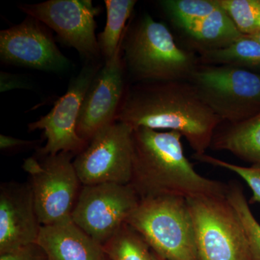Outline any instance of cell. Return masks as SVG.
<instances>
[{"mask_svg": "<svg viewBox=\"0 0 260 260\" xmlns=\"http://www.w3.org/2000/svg\"><path fill=\"white\" fill-rule=\"evenodd\" d=\"M115 121L133 129L177 132L195 155L205 154L222 122L187 80L140 83L126 88Z\"/></svg>", "mask_w": 260, "mask_h": 260, "instance_id": "obj_1", "label": "cell"}, {"mask_svg": "<svg viewBox=\"0 0 260 260\" xmlns=\"http://www.w3.org/2000/svg\"><path fill=\"white\" fill-rule=\"evenodd\" d=\"M175 131L133 129V169L129 184L140 200L160 196L225 197L228 184L195 171Z\"/></svg>", "mask_w": 260, "mask_h": 260, "instance_id": "obj_2", "label": "cell"}, {"mask_svg": "<svg viewBox=\"0 0 260 260\" xmlns=\"http://www.w3.org/2000/svg\"><path fill=\"white\" fill-rule=\"evenodd\" d=\"M121 49L124 66L140 83L187 80L198 67L195 56L178 47L169 28L149 15L126 27Z\"/></svg>", "mask_w": 260, "mask_h": 260, "instance_id": "obj_3", "label": "cell"}, {"mask_svg": "<svg viewBox=\"0 0 260 260\" xmlns=\"http://www.w3.org/2000/svg\"><path fill=\"white\" fill-rule=\"evenodd\" d=\"M126 223L166 260H198L187 200L160 196L140 200Z\"/></svg>", "mask_w": 260, "mask_h": 260, "instance_id": "obj_4", "label": "cell"}, {"mask_svg": "<svg viewBox=\"0 0 260 260\" xmlns=\"http://www.w3.org/2000/svg\"><path fill=\"white\" fill-rule=\"evenodd\" d=\"M187 81L222 122H242L260 113L259 72L198 65Z\"/></svg>", "mask_w": 260, "mask_h": 260, "instance_id": "obj_5", "label": "cell"}, {"mask_svg": "<svg viewBox=\"0 0 260 260\" xmlns=\"http://www.w3.org/2000/svg\"><path fill=\"white\" fill-rule=\"evenodd\" d=\"M186 200L198 260H251L242 223L226 196Z\"/></svg>", "mask_w": 260, "mask_h": 260, "instance_id": "obj_6", "label": "cell"}, {"mask_svg": "<svg viewBox=\"0 0 260 260\" xmlns=\"http://www.w3.org/2000/svg\"><path fill=\"white\" fill-rule=\"evenodd\" d=\"M74 155L61 152L24 160L42 225L71 218L82 185L72 160Z\"/></svg>", "mask_w": 260, "mask_h": 260, "instance_id": "obj_7", "label": "cell"}, {"mask_svg": "<svg viewBox=\"0 0 260 260\" xmlns=\"http://www.w3.org/2000/svg\"><path fill=\"white\" fill-rule=\"evenodd\" d=\"M133 129L114 121L99 132L73 164L82 185L129 184L133 177Z\"/></svg>", "mask_w": 260, "mask_h": 260, "instance_id": "obj_8", "label": "cell"}, {"mask_svg": "<svg viewBox=\"0 0 260 260\" xmlns=\"http://www.w3.org/2000/svg\"><path fill=\"white\" fill-rule=\"evenodd\" d=\"M140 202L130 184L102 183L83 186L71 218L103 245L126 223Z\"/></svg>", "mask_w": 260, "mask_h": 260, "instance_id": "obj_9", "label": "cell"}, {"mask_svg": "<svg viewBox=\"0 0 260 260\" xmlns=\"http://www.w3.org/2000/svg\"><path fill=\"white\" fill-rule=\"evenodd\" d=\"M102 63L87 61L79 74L70 80L68 90L56 101L47 115L28 124L29 131H44L47 143L37 155H56L61 152L78 155L88 143L77 133V123L85 93Z\"/></svg>", "mask_w": 260, "mask_h": 260, "instance_id": "obj_10", "label": "cell"}, {"mask_svg": "<svg viewBox=\"0 0 260 260\" xmlns=\"http://www.w3.org/2000/svg\"><path fill=\"white\" fill-rule=\"evenodd\" d=\"M18 8L54 30L61 42L76 49L85 60L96 62L101 52L95 18L100 8L94 7L91 0H49L20 4Z\"/></svg>", "mask_w": 260, "mask_h": 260, "instance_id": "obj_11", "label": "cell"}, {"mask_svg": "<svg viewBox=\"0 0 260 260\" xmlns=\"http://www.w3.org/2000/svg\"><path fill=\"white\" fill-rule=\"evenodd\" d=\"M44 24L27 16L22 23L0 32L3 63L49 73H63L72 62L59 50Z\"/></svg>", "mask_w": 260, "mask_h": 260, "instance_id": "obj_12", "label": "cell"}, {"mask_svg": "<svg viewBox=\"0 0 260 260\" xmlns=\"http://www.w3.org/2000/svg\"><path fill=\"white\" fill-rule=\"evenodd\" d=\"M121 55L120 47L98 71L84 97L77 133L88 143L99 130L115 121L126 90L125 66Z\"/></svg>", "mask_w": 260, "mask_h": 260, "instance_id": "obj_13", "label": "cell"}, {"mask_svg": "<svg viewBox=\"0 0 260 260\" xmlns=\"http://www.w3.org/2000/svg\"><path fill=\"white\" fill-rule=\"evenodd\" d=\"M41 227L30 184H2L0 254L36 244Z\"/></svg>", "mask_w": 260, "mask_h": 260, "instance_id": "obj_14", "label": "cell"}, {"mask_svg": "<svg viewBox=\"0 0 260 260\" xmlns=\"http://www.w3.org/2000/svg\"><path fill=\"white\" fill-rule=\"evenodd\" d=\"M36 244L47 260H104L106 257L102 244L72 218L42 225Z\"/></svg>", "mask_w": 260, "mask_h": 260, "instance_id": "obj_15", "label": "cell"}, {"mask_svg": "<svg viewBox=\"0 0 260 260\" xmlns=\"http://www.w3.org/2000/svg\"><path fill=\"white\" fill-rule=\"evenodd\" d=\"M210 148L230 152L251 164H260V113L215 132Z\"/></svg>", "mask_w": 260, "mask_h": 260, "instance_id": "obj_16", "label": "cell"}, {"mask_svg": "<svg viewBox=\"0 0 260 260\" xmlns=\"http://www.w3.org/2000/svg\"><path fill=\"white\" fill-rule=\"evenodd\" d=\"M181 28L200 52L226 47L243 36L220 6L208 16Z\"/></svg>", "mask_w": 260, "mask_h": 260, "instance_id": "obj_17", "label": "cell"}, {"mask_svg": "<svg viewBox=\"0 0 260 260\" xmlns=\"http://www.w3.org/2000/svg\"><path fill=\"white\" fill-rule=\"evenodd\" d=\"M107 18L105 28L98 35L101 55L110 60L121 47L126 28V23L131 16L135 0H105Z\"/></svg>", "mask_w": 260, "mask_h": 260, "instance_id": "obj_18", "label": "cell"}, {"mask_svg": "<svg viewBox=\"0 0 260 260\" xmlns=\"http://www.w3.org/2000/svg\"><path fill=\"white\" fill-rule=\"evenodd\" d=\"M206 64L237 67L260 73V44L250 36L243 35L222 49L202 51Z\"/></svg>", "mask_w": 260, "mask_h": 260, "instance_id": "obj_19", "label": "cell"}, {"mask_svg": "<svg viewBox=\"0 0 260 260\" xmlns=\"http://www.w3.org/2000/svg\"><path fill=\"white\" fill-rule=\"evenodd\" d=\"M109 260H154L150 246L127 223L102 245Z\"/></svg>", "mask_w": 260, "mask_h": 260, "instance_id": "obj_20", "label": "cell"}, {"mask_svg": "<svg viewBox=\"0 0 260 260\" xmlns=\"http://www.w3.org/2000/svg\"><path fill=\"white\" fill-rule=\"evenodd\" d=\"M226 198L242 223L251 260H260V224L249 208L242 188L235 183L228 184Z\"/></svg>", "mask_w": 260, "mask_h": 260, "instance_id": "obj_21", "label": "cell"}, {"mask_svg": "<svg viewBox=\"0 0 260 260\" xmlns=\"http://www.w3.org/2000/svg\"><path fill=\"white\" fill-rule=\"evenodd\" d=\"M160 4L180 28L208 16L220 8L218 0H165Z\"/></svg>", "mask_w": 260, "mask_h": 260, "instance_id": "obj_22", "label": "cell"}, {"mask_svg": "<svg viewBox=\"0 0 260 260\" xmlns=\"http://www.w3.org/2000/svg\"><path fill=\"white\" fill-rule=\"evenodd\" d=\"M243 35L251 36L259 30L260 0H218Z\"/></svg>", "mask_w": 260, "mask_h": 260, "instance_id": "obj_23", "label": "cell"}, {"mask_svg": "<svg viewBox=\"0 0 260 260\" xmlns=\"http://www.w3.org/2000/svg\"><path fill=\"white\" fill-rule=\"evenodd\" d=\"M194 158L215 167L223 168L235 173L246 181L249 186L252 195L249 203H260V164H251V167H244L231 162L223 161L211 155H194Z\"/></svg>", "mask_w": 260, "mask_h": 260, "instance_id": "obj_24", "label": "cell"}, {"mask_svg": "<svg viewBox=\"0 0 260 260\" xmlns=\"http://www.w3.org/2000/svg\"><path fill=\"white\" fill-rule=\"evenodd\" d=\"M0 260H47V258L40 246L34 244L0 254Z\"/></svg>", "mask_w": 260, "mask_h": 260, "instance_id": "obj_25", "label": "cell"}, {"mask_svg": "<svg viewBox=\"0 0 260 260\" xmlns=\"http://www.w3.org/2000/svg\"><path fill=\"white\" fill-rule=\"evenodd\" d=\"M0 78H1L0 79V83H1L0 91L2 93L13 90V89L28 88L25 80L18 75L10 74L6 72H1Z\"/></svg>", "mask_w": 260, "mask_h": 260, "instance_id": "obj_26", "label": "cell"}, {"mask_svg": "<svg viewBox=\"0 0 260 260\" xmlns=\"http://www.w3.org/2000/svg\"><path fill=\"white\" fill-rule=\"evenodd\" d=\"M37 141L18 139L8 135H0V149L3 150H15L17 148H25L32 146L36 144Z\"/></svg>", "mask_w": 260, "mask_h": 260, "instance_id": "obj_27", "label": "cell"}, {"mask_svg": "<svg viewBox=\"0 0 260 260\" xmlns=\"http://www.w3.org/2000/svg\"><path fill=\"white\" fill-rule=\"evenodd\" d=\"M250 37L254 38V39L257 41L260 44V30L256 31L255 34H253V35H251Z\"/></svg>", "mask_w": 260, "mask_h": 260, "instance_id": "obj_28", "label": "cell"}, {"mask_svg": "<svg viewBox=\"0 0 260 260\" xmlns=\"http://www.w3.org/2000/svg\"><path fill=\"white\" fill-rule=\"evenodd\" d=\"M152 253H153V257L154 260H166L162 259V258L160 257V256L157 255V254H155V253L153 252V251H152Z\"/></svg>", "mask_w": 260, "mask_h": 260, "instance_id": "obj_29", "label": "cell"}, {"mask_svg": "<svg viewBox=\"0 0 260 260\" xmlns=\"http://www.w3.org/2000/svg\"><path fill=\"white\" fill-rule=\"evenodd\" d=\"M258 26H259V30H260V20H259V23H258Z\"/></svg>", "mask_w": 260, "mask_h": 260, "instance_id": "obj_30", "label": "cell"}, {"mask_svg": "<svg viewBox=\"0 0 260 260\" xmlns=\"http://www.w3.org/2000/svg\"><path fill=\"white\" fill-rule=\"evenodd\" d=\"M104 260H109V259H108V258L107 257V256H106L105 259H104Z\"/></svg>", "mask_w": 260, "mask_h": 260, "instance_id": "obj_31", "label": "cell"}]
</instances>
